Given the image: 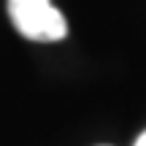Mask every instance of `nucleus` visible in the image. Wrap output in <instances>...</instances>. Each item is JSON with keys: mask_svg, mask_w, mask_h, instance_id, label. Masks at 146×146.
Returning <instances> with one entry per match:
<instances>
[{"mask_svg": "<svg viewBox=\"0 0 146 146\" xmlns=\"http://www.w3.org/2000/svg\"><path fill=\"white\" fill-rule=\"evenodd\" d=\"M8 16L27 41L54 43L68 35L65 16L52 5V0H8Z\"/></svg>", "mask_w": 146, "mask_h": 146, "instance_id": "nucleus-1", "label": "nucleus"}, {"mask_svg": "<svg viewBox=\"0 0 146 146\" xmlns=\"http://www.w3.org/2000/svg\"><path fill=\"white\" fill-rule=\"evenodd\" d=\"M135 146H146V133H141V135H138V141H135Z\"/></svg>", "mask_w": 146, "mask_h": 146, "instance_id": "nucleus-2", "label": "nucleus"}, {"mask_svg": "<svg viewBox=\"0 0 146 146\" xmlns=\"http://www.w3.org/2000/svg\"><path fill=\"white\" fill-rule=\"evenodd\" d=\"M100 146H108V143H100Z\"/></svg>", "mask_w": 146, "mask_h": 146, "instance_id": "nucleus-3", "label": "nucleus"}]
</instances>
